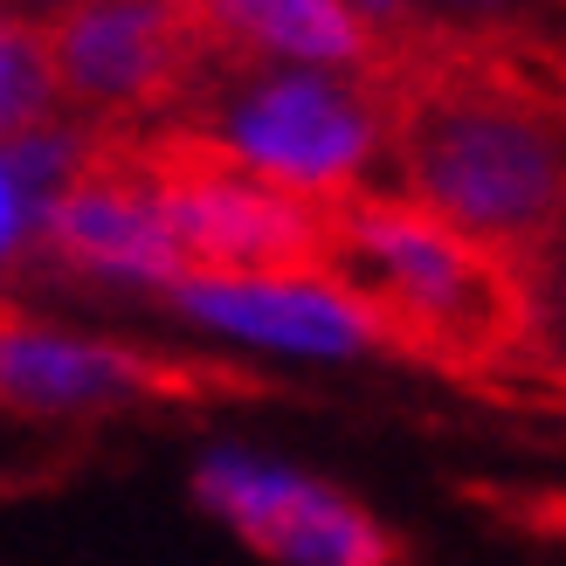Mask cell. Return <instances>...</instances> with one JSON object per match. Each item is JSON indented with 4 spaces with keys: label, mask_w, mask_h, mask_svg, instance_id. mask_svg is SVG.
<instances>
[{
    "label": "cell",
    "mask_w": 566,
    "mask_h": 566,
    "mask_svg": "<svg viewBox=\"0 0 566 566\" xmlns=\"http://www.w3.org/2000/svg\"><path fill=\"white\" fill-rule=\"evenodd\" d=\"M193 497L270 566H394V539L374 512L256 449H208Z\"/></svg>",
    "instance_id": "5b68a950"
},
{
    "label": "cell",
    "mask_w": 566,
    "mask_h": 566,
    "mask_svg": "<svg viewBox=\"0 0 566 566\" xmlns=\"http://www.w3.org/2000/svg\"><path fill=\"white\" fill-rule=\"evenodd\" d=\"M159 221L174 235L187 276H256V270H325V208L249 180L242 166L208 153L201 138L146 159Z\"/></svg>",
    "instance_id": "277c9868"
},
{
    "label": "cell",
    "mask_w": 566,
    "mask_h": 566,
    "mask_svg": "<svg viewBox=\"0 0 566 566\" xmlns=\"http://www.w3.org/2000/svg\"><path fill=\"white\" fill-rule=\"evenodd\" d=\"M166 304L193 332L229 338L249 353H291V359H353L394 346L380 311L332 270H256V276H180Z\"/></svg>",
    "instance_id": "8992f818"
},
{
    "label": "cell",
    "mask_w": 566,
    "mask_h": 566,
    "mask_svg": "<svg viewBox=\"0 0 566 566\" xmlns=\"http://www.w3.org/2000/svg\"><path fill=\"white\" fill-rule=\"evenodd\" d=\"M346 8H353L359 21H401V14H408V0H346Z\"/></svg>",
    "instance_id": "4fadbf2b"
},
{
    "label": "cell",
    "mask_w": 566,
    "mask_h": 566,
    "mask_svg": "<svg viewBox=\"0 0 566 566\" xmlns=\"http://www.w3.org/2000/svg\"><path fill=\"white\" fill-rule=\"evenodd\" d=\"M35 249H49L63 270L111 283V291H174L187 276L174 235L159 221L146 166H83V174L42 208Z\"/></svg>",
    "instance_id": "9c48e42d"
},
{
    "label": "cell",
    "mask_w": 566,
    "mask_h": 566,
    "mask_svg": "<svg viewBox=\"0 0 566 566\" xmlns=\"http://www.w3.org/2000/svg\"><path fill=\"white\" fill-rule=\"evenodd\" d=\"M387 138V104L366 83L325 76V70H270L249 63L229 76L208 104V138L201 146L242 166L291 201H332L366 180Z\"/></svg>",
    "instance_id": "3957f363"
},
{
    "label": "cell",
    "mask_w": 566,
    "mask_h": 566,
    "mask_svg": "<svg viewBox=\"0 0 566 566\" xmlns=\"http://www.w3.org/2000/svg\"><path fill=\"white\" fill-rule=\"evenodd\" d=\"M55 97L132 111L174 91L193 63V21L174 0H70L42 28Z\"/></svg>",
    "instance_id": "ba28073f"
},
{
    "label": "cell",
    "mask_w": 566,
    "mask_h": 566,
    "mask_svg": "<svg viewBox=\"0 0 566 566\" xmlns=\"http://www.w3.org/2000/svg\"><path fill=\"white\" fill-rule=\"evenodd\" d=\"M394 146L429 208L491 256L539 249L566 214V132L518 76L442 63L401 91Z\"/></svg>",
    "instance_id": "6da1fadb"
},
{
    "label": "cell",
    "mask_w": 566,
    "mask_h": 566,
    "mask_svg": "<svg viewBox=\"0 0 566 566\" xmlns=\"http://www.w3.org/2000/svg\"><path fill=\"white\" fill-rule=\"evenodd\" d=\"M35 229H42V201L28 193V180L14 174L8 146H0V276L35 249Z\"/></svg>",
    "instance_id": "7c38bea8"
},
{
    "label": "cell",
    "mask_w": 566,
    "mask_h": 566,
    "mask_svg": "<svg viewBox=\"0 0 566 566\" xmlns=\"http://www.w3.org/2000/svg\"><path fill=\"white\" fill-rule=\"evenodd\" d=\"M325 270L380 311L394 346L484 359L518 338V276L484 242L415 201H346L325 214Z\"/></svg>",
    "instance_id": "7a4b0ae2"
},
{
    "label": "cell",
    "mask_w": 566,
    "mask_h": 566,
    "mask_svg": "<svg viewBox=\"0 0 566 566\" xmlns=\"http://www.w3.org/2000/svg\"><path fill=\"white\" fill-rule=\"evenodd\" d=\"M208 28L229 49H242L249 63H270V70L338 76L374 55V35H366V21L346 0H221Z\"/></svg>",
    "instance_id": "30bf717a"
},
{
    "label": "cell",
    "mask_w": 566,
    "mask_h": 566,
    "mask_svg": "<svg viewBox=\"0 0 566 566\" xmlns=\"http://www.w3.org/2000/svg\"><path fill=\"white\" fill-rule=\"evenodd\" d=\"M193 387V366L118 346V338L49 325V318H0V415L28 421H83L138 401H174Z\"/></svg>",
    "instance_id": "52a82bcc"
},
{
    "label": "cell",
    "mask_w": 566,
    "mask_h": 566,
    "mask_svg": "<svg viewBox=\"0 0 566 566\" xmlns=\"http://www.w3.org/2000/svg\"><path fill=\"white\" fill-rule=\"evenodd\" d=\"M49 111H55V76H49L42 28H28L21 14L0 8V146L49 125Z\"/></svg>",
    "instance_id": "8fae6325"
},
{
    "label": "cell",
    "mask_w": 566,
    "mask_h": 566,
    "mask_svg": "<svg viewBox=\"0 0 566 566\" xmlns=\"http://www.w3.org/2000/svg\"><path fill=\"white\" fill-rule=\"evenodd\" d=\"M174 8H201V14H214V8H221V0H174Z\"/></svg>",
    "instance_id": "5bb4252c"
}]
</instances>
